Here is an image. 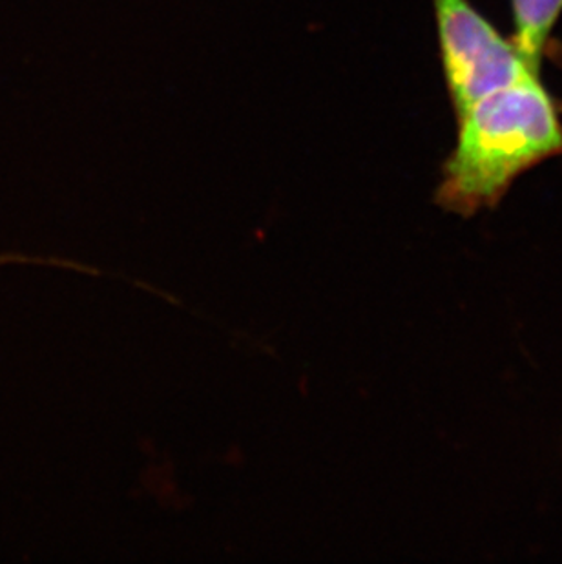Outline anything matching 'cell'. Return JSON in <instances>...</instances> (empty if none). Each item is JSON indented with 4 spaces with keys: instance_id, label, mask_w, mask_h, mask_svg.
Here are the masks:
<instances>
[{
    "instance_id": "3",
    "label": "cell",
    "mask_w": 562,
    "mask_h": 564,
    "mask_svg": "<svg viewBox=\"0 0 562 564\" xmlns=\"http://www.w3.org/2000/svg\"><path fill=\"white\" fill-rule=\"evenodd\" d=\"M515 48L531 72L541 75L548 39L562 13V0H511Z\"/></svg>"
},
{
    "instance_id": "2",
    "label": "cell",
    "mask_w": 562,
    "mask_h": 564,
    "mask_svg": "<svg viewBox=\"0 0 562 564\" xmlns=\"http://www.w3.org/2000/svg\"><path fill=\"white\" fill-rule=\"evenodd\" d=\"M442 68L455 116L533 74L514 41L502 37L469 0H433Z\"/></svg>"
},
{
    "instance_id": "1",
    "label": "cell",
    "mask_w": 562,
    "mask_h": 564,
    "mask_svg": "<svg viewBox=\"0 0 562 564\" xmlns=\"http://www.w3.org/2000/svg\"><path fill=\"white\" fill-rule=\"evenodd\" d=\"M455 149L442 165L435 199L472 218L497 207L522 174L562 158V119L541 77L489 94L456 118Z\"/></svg>"
}]
</instances>
